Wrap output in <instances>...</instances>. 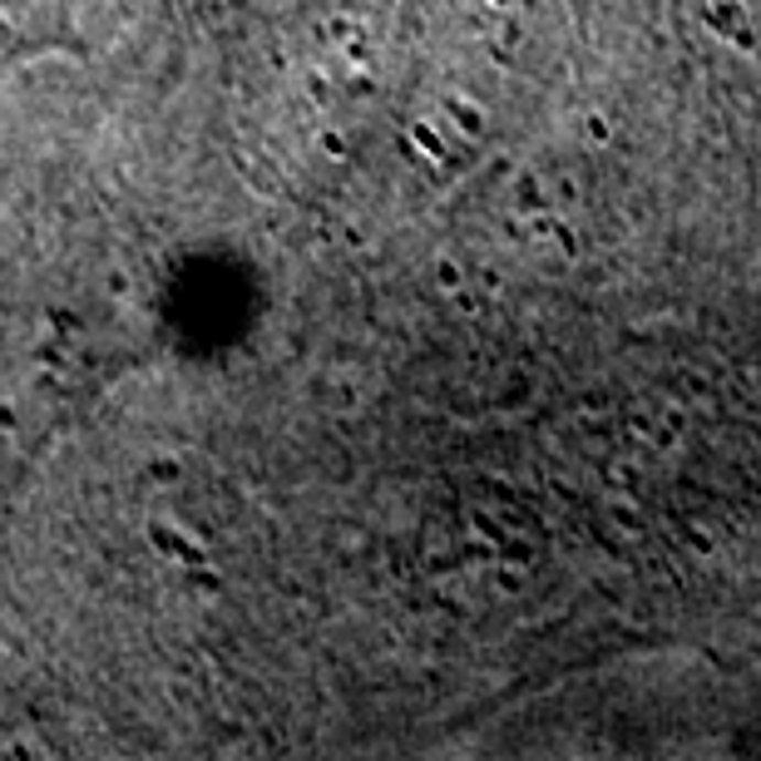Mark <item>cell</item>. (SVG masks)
<instances>
[{
    "label": "cell",
    "mask_w": 761,
    "mask_h": 761,
    "mask_svg": "<svg viewBox=\"0 0 761 761\" xmlns=\"http://www.w3.org/2000/svg\"><path fill=\"white\" fill-rule=\"evenodd\" d=\"M65 30V0H0V69L20 55L75 45Z\"/></svg>",
    "instance_id": "1"
}]
</instances>
